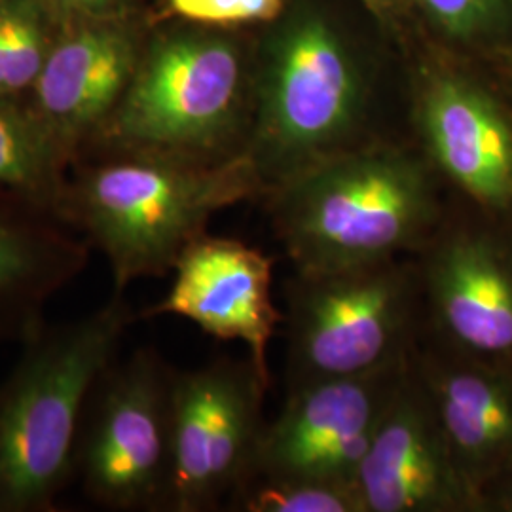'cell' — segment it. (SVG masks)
Wrapping results in <instances>:
<instances>
[{
	"mask_svg": "<svg viewBox=\"0 0 512 512\" xmlns=\"http://www.w3.org/2000/svg\"><path fill=\"white\" fill-rule=\"evenodd\" d=\"M357 490L365 512H478L412 359L361 461Z\"/></svg>",
	"mask_w": 512,
	"mask_h": 512,
	"instance_id": "cell-14",
	"label": "cell"
},
{
	"mask_svg": "<svg viewBox=\"0 0 512 512\" xmlns=\"http://www.w3.org/2000/svg\"><path fill=\"white\" fill-rule=\"evenodd\" d=\"M262 196L245 156L220 165L120 156L74 164L55 215L107 258L112 293L124 294L171 275L220 211Z\"/></svg>",
	"mask_w": 512,
	"mask_h": 512,
	"instance_id": "cell-4",
	"label": "cell"
},
{
	"mask_svg": "<svg viewBox=\"0 0 512 512\" xmlns=\"http://www.w3.org/2000/svg\"><path fill=\"white\" fill-rule=\"evenodd\" d=\"M404 63L410 139L454 198L512 220V103L494 74L425 37Z\"/></svg>",
	"mask_w": 512,
	"mask_h": 512,
	"instance_id": "cell-7",
	"label": "cell"
},
{
	"mask_svg": "<svg viewBox=\"0 0 512 512\" xmlns=\"http://www.w3.org/2000/svg\"><path fill=\"white\" fill-rule=\"evenodd\" d=\"M0 4H2V0H0Z\"/></svg>",
	"mask_w": 512,
	"mask_h": 512,
	"instance_id": "cell-26",
	"label": "cell"
},
{
	"mask_svg": "<svg viewBox=\"0 0 512 512\" xmlns=\"http://www.w3.org/2000/svg\"><path fill=\"white\" fill-rule=\"evenodd\" d=\"M412 363L480 512V494L512 469V372L423 342Z\"/></svg>",
	"mask_w": 512,
	"mask_h": 512,
	"instance_id": "cell-15",
	"label": "cell"
},
{
	"mask_svg": "<svg viewBox=\"0 0 512 512\" xmlns=\"http://www.w3.org/2000/svg\"><path fill=\"white\" fill-rule=\"evenodd\" d=\"M285 391L359 376L403 361L423 332L414 256L323 272L283 283Z\"/></svg>",
	"mask_w": 512,
	"mask_h": 512,
	"instance_id": "cell-6",
	"label": "cell"
},
{
	"mask_svg": "<svg viewBox=\"0 0 512 512\" xmlns=\"http://www.w3.org/2000/svg\"><path fill=\"white\" fill-rule=\"evenodd\" d=\"M152 23L147 10L63 23L27 103L71 164L128 90Z\"/></svg>",
	"mask_w": 512,
	"mask_h": 512,
	"instance_id": "cell-12",
	"label": "cell"
},
{
	"mask_svg": "<svg viewBox=\"0 0 512 512\" xmlns=\"http://www.w3.org/2000/svg\"><path fill=\"white\" fill-rule=\"evenodd\" d=\"M366 12L376 19L401 50L408 52L418 40L423 38L416 16L412 12L410 0H357Z\"/></svg>",
	"mask_w": 512,
	"mask_h": 512,
	"instance_id": "cell-22",
	"label": "cell"
},
{
	"mask_svg": "<svg viewBox=\"0 0 512 512\" xmlns=\"http://www.w3.org/2000/svg\"><path fill=\"white\" fill-rule=\"evenodd\" d=\"M226 509L236 512H365V505L353 484L249 478L232 494Z\"/></svg>",
	"mask_w": 512,
	"mask_h": 512,
	"instance_id": "cell-20",
	"label": "cell"
},
{
	"mask_svg": "<svg viewBox=\"0 0 512 512\" xmlns=\"http://www.w3.org/2000/svg\"><path fill=\"white\" fill-rule=\"evenodd\" d=\"M270 380L253 359L219 357L173 370L171 478L165 512L226 509L249 473Z\"/></svg>",
	"mask_w": 512,
	"mask_h": 512,
	"instance_id": "cell-10",
	"label": "cell"
},
{
	"mask_svg": "<svg viewBox=\"0 0 512 512\" xmlns=\"http://www.w3.org/2000/svg\"><path fill=\"white\" fill-rule=\"evenodd\" d=\"M450 192L410 137L353 150L277 184L260 202L296 272L418 255Z\"/></svg>",
	"mask_w": 512,
	"mask_h": 512,
	"instance_id": "cell-3",
	"label": "cell"
},
{
	"mask_svg": "<svg viewBox=\"0 0 512 512\" xmlns=\"http://www.w3.org/2000/svg\"><path fill=\"white\" fill-rule=\"evenodd\" d=\"M482 61L486 63L490 73L494 74L497 84L503 88V92L507 93L512 103V44Z\"/></svg>",
	"mask_w": 512,
	"mask_h": 512,
	"instance_id": "cell-25",
	"label": "cell"
},
{
	"mask_svg": "<svg viewBox=\"0 0 512 512\" xmlns=\"http://www.w3.org/2000/svg\"><path fill=\"white\" fill-rule=\"evenodd\" d=\"M253 110L255 31L154 18L128 90L78 162L226 164L245 156Z\"/></svg>",
	"mask_w": 512,
	"mask_h": 512,
	"instance_id": "cell-2",
	"label": "cell"
},
{
	"mask_svg": "<svg viewBox=\"0 0 512 512\" xmlns=\"http://www.w3.org/2000/svg\"><path fill=\"white\" fill-rule=\"evenodd\" d=\"M171 277L164 298L137 311L139 321L188 319L215 340L243 344L270 380L268 348L283 323L272 293L274 258L245 241L207 232L186 247Z\"/></svg>",
	"mask_w": 512,
	"mask_h": 512,
	"instance_id": "cell-13",
	"label": "cell"
},
{
	"mask_svg": "<svg viewBox=\"0 0 512 512\" xmlns=\"http://www.w3.org/2000/svg\"><path fill=\"white\" fill-rule=\"evenodd\" d=\"M421 35L446 50L488 59L512 44V0H410Z\"/></svg>",
	"mask_w": 512,
	"mask_h": 512,
	"instance_id": "cell-18",
	"label": "cell"
},
{
	"mask_svg": "<svg viewBox=\"0 0 512 512\" xmlns=\"http://www.w3.org/2000/svg\"><path fill=\"white\" fill-rule=\"evenodd\" d=\"M173 368L150 346L118 357L93 389L74 478L95 507L165 512L171 478Z\"/></svg>",
	"mask_w": 512,
	"mask_h": 512,
	"instance_id": "cell-8",
	"label": "cell"
},
{
	"mask_svg": "<svg viewBox=\"0 0 512 512\" xmlns=\"http://www.w3.org/2000/svg\"><path fill=\"white\" fill-rule=\"evenodd\" d=\"M403 137V50L357 0H287L255 29L245 158L264 196L315 165Z\"/></svg>",
	"mask_w": 512,
	"mask_h": 512,
	"instance_id": "cell-1",
	"label": "cell"
},
{
	"mask_svg": "<svg viewBox=\"0 0 512 512\" xmlns=\"http://www.w3.org/2000/svg\"><path fill=\"white\" fill-rule=\"evenodd\" d=\"M287 0H160L162 16L203 27L255 31L272 23Z\"/></svg>",
	"mask_w": 512,
	"mask_h": 512,
	"instance_id": "cell-21",
	"label": "cell"
},
{
	"mask_svg": "<svg viewBox=\"0 0 512 512\" xmlns=\"http://www.w3.org/2000/svg\"><path fill=\"white\" fill-rule=\"evenodd\" d=\"M423 344L512 372V220L450 196L414 255Z\"/></svg>",
	"mask_w": 512,
	"mask_h": 512,
	"instance_id": "cell-9",
	"label": "cell"
},
{
	"mask_svg": "<svg viewBox=\"0 0 512 512\" xmlns=\"http://www.w3.org/2000/svg\"><path fill=\"white\" fill-rule=\"evenodd\" d=\"M63 23L42 0H2L0 97L27 101Z\"/></svg>",
	"mask_w": 512,
	"mask_h": 512,
	"instance_id": "cell-19",
	"label": "cell"
},
{
	"mask_svg": "<svg viewBox=\"0 0 512 512\" xmlns=\"http://www.w3.org/2000/svg\"><path fill=\"white\" fill-rule=\"evenodd\" d=\"M412 355L359 376L285 391L277 418L264 423L243 482L296 478L357 486L361 461Z\"/></svg>",
	"mask_w": 512,
	"mask_h": 512,
	"instance_id": "cell-11",
	"label": "cell"
},
{
	"mask_svg": "<svg viewBox=\"0 0 512 512\" xmlns=\"http://www.w3.org/2000/svg\"><path fill=\"white\" fill-rule=\"evenodd\" d=\"M480 512H512V469L480 494Z\"/></svg>",
	"mask_w": 512,
	"mask_h": 512,
	"instance_id": "cell-24",
	"label": "cell"
},
{
	"mask_svg": "<svg viewBox=\"0 0 512 512\" xmlns=\"http://www.w3.org/2000/svg\"><path fill=\"white\" fill-rule=\"evenodd\" d=\"M139 321L124 294L21 344L0 385V512H54L74 480L80 427L93 389Z\"/></svg>",
	"mask_w": 512,
	"mask_h": 512,
	"instance_id": "cell-5",
	"label": "cell"
},
{
	"mask_svg": "<svg viewBox=\"0 0 512 512\" xmlns=\"http://www.w3.org/2000/svg\"><path fill=\"white\" fill-rule=\"evenodd\" d=\"M92 247L52 211L0 188V346L25 344L48 304L82 274Z\"/></svg>",
	"mask_w": 512,
	"mask_h": 512,
	"instance_id": "cell-16",
	"label": "cell"
},
{
	"mask_svg": "<svg viewBox=\"0 0 512 512\" xmlns=\"http://www.w3.org/2000/svg\"><path fill=\"white\" fill-rule=\"evenodd\" d=\"M71 167L27 101L0 97V188L55 215Z\"/></svg>",
	"mask_w": 512,
	"mask_h": 512,
	"instance_id": "cell-17",
	"label": "cell"
},
{
	"mask_svg": "<svg viewBox=\"0 0 512 512\" xmlns=\"http://www.w3.org/2000/svg\"><path fill=\"white\" fill-rule=\"evenodd\" d=\"M57 18L78 19L122 18L145 10L143 0H42Z\"/></svg>",
	"mask_w": 512,
	"mask_h": 512,
	"instance_id": "cell-23",
	"label": "cell"
}]
</instances>
